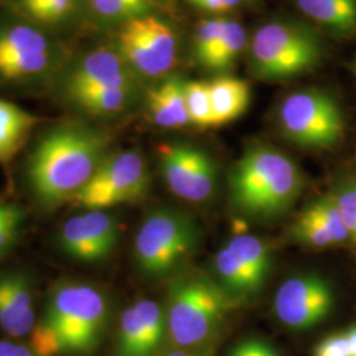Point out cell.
<instances>
[{
    "instance_id": "5bb4252c",
    "label": "cell",
    "mask_w": 356,
    "mask_h": 356,
    "mask_svg": "<svg viewBox=\"0 0 356 356\" xmlns=\"http://www.w3.org/2000/svg\"><path fill=\"white\" fill-rule=\"evenodd\" d=\"M135 73L122 54L110 48H98L83 56L66 79V92L83 90L135 88Z\"/></svg>"
},
{
    "instance_id": "83f0119b",
    "label": "cell",
    "mask_w": 356,
    "mask_h": 356,
    "mask_svg": "<svg viewBox=\"0 0 356 356\" xmlns=\"http://www.w3.org/2000/svg\"><path fill=\"white\" fill-rule=\"evenodd\" d=\"M306 210L318 219L323 229L329 232L334 244L346 242L350 239L347 229L344 226L343 219L339 213V209L330 194L317 200L316 202L307 206Z\"/></svg>"
},
{
    "instance_id": "603a6c76",
    "label": "cell",
    "mask_w": 356,
    "mask_h": 356,
    "mask_svg": "<svg viewBox=\"0 0 356 356\" xmlns=\"http://www.w3.org/2000/svg\"><path fill=\"white\" fill-rule=\"evenodd\" d=\"M214 267L219 280L222 281L223 289L229 296L248 297L259 292L260 286L227 247H223L218 251Z\"/></svg>"
},
{
    "instance_id": "d590c367",
    "label": "cell",
    "mask_w": 356,
    "mask_h": 356,
    "mask_svg": "<svg viewBox=\"0 0 356 356\" xmlns=\"http://www.w3.org/2000/svg\"><path fill=\"white\" fill-rule=\"evenodd\" d=\"M334 202H335V201H334ZM335 204H337V202H335ZM337 206H338V209H339V213H341V216H342V219H343L344 226H346V229H347V232H348L350 241H353V242L356 243L355 210H353V209H350V207H347V206H343V204H337Z\"/></svg>"
},
{
    "instance_id": "1f68e13d",
    "label": "cell",
    "mask_w": 356,
    "mask_h": 356,
    "mask_svg": "<svg viewBox=\"0 0 356 356\" xmlns=\"http://www.w3.org/2000/svg\"><path fill=\"white\" fill-rule=\"evenodd\" d=\"M313 356H351L346 334L335 332L323 338L316 346Z\"/></svg>"
},
{
    "instance_id": "30bf717a",
    "label": "cell",
    "mask_w": 356,
    "mask_h": 356,
    "mask_svg": "<svg viewBox=\"0 0 356 356\" xmlns=\"http://www.w3.org/2000/svg\"><path fill=\"white\" fill-rule=\"evenodd\" d=\"M159 153L163 176L173 194L191 202H204L213 195L216 166L209 153L184 143L161 145Z\"/></svg>"
},
{
    "instance_id": "6da1fadb",
    "label": "cell",
    "mask_w": 356,
    "mask_h": 356,
    "mask_svg": "<svg viewBox=\"0 0 356 356\" xmlns=\"http://www.w3.org/2000/svg\"><path fill=\"white\" fill-rule=\"evenodd\" d=\"M107 149L106 135L83 124H63L47 132L28 161V179L41 204L73 201L97 169Z\"/></svg>"
},
{
    "instance_id": "9c48e42d",
    "label": "cell",
    "mask_w": 356,
    "mask_h": 356,
    "mask_svg": "<svg viewBox=\"0 0 356 356\" xmlns=\"http://www.w3.org/2000/svg\"><path fill=\"white\" fill-rule=\"evenodd\" d=\"M118 51L135 73L159 78L176 65L177 38L166 22L153 15H143L122 26Z\"/></svg>"
},
{
    "instance_id": "d6986e66",
    "label": "cell",
    "mask_w": 356,
    "mask_h": 356,
    "mask_svg": "<svg viewBox=\"0 0 356 356\" xmlns=\"http://www.w3.org/2000/svg\"><path fill=\"white\" fill-rule=\"evenodd\" d=\"M306 17L334 35L350 38L356 33V0H294Z\"/></svg>"
},
{
    "instance_id": "74e56055",
    "label": "cell",
    "mask_w": 356,
    "mask_h": 356,
    "mask_svg": "<svg viewBox=\"0 0 356 356\" xmlns=\"http://www.w3.org/2000/svg\"><path fill=\"white\" fill-rule=\"evenodd\" d=\"M346 338H347V343L350 347V354L351 356H356V325L348 327L347 330L344 331Z\"/></svg>"
},
{
    "instance_id": "e575fe53",
    "label": "cell",
    "mask_w": 356,
    "mask_h": 356,
    "mask_svg": "<svg viewBox=\"0 0 356 356\" xmlns=\"http://www.w3.org/2000/svg\"><path fill=\"white\" fill-rule=\"evenodd\" d=\"M193 7L207 13H225L244 0H188Z\"/></svg>"
},
{
    "instance_id": "d4e9b609",
    "label": "cell",
    "mask_w": 356,
    "mask_h": 356,
    "mask_svg": "<svg viewBox=\"0 0 356 356\" xmlns=\"http://www.w3.org/2000/svg\"><path fill=\"white\" fill-rule=\"evenodd\" d=\"M13 6L35 26H54L69 19L79 0H11Z\"/></svg>"
},
{
    "instance_id": "8fae6325",
    "label": "cell",
    "mask_w": 356,
    "mask_h": 356,
    "mask_svg": "<svg viewBox=\"0 0 356 356\" xmlns=\"http://www.w3.org/2000/svg\"><path fill=\"white\" fill-rule=\"evenodd\" d=\"M332 306V289L317 275H297L284 281L273 301L277 319L296 331L309 330L321 323Z\"/></svg>"
},
{
    "instance_id": "836d02e7",
    "label": "cell",
    "mask_w": 356,
    "mask_h": 356,
    "mask_svg": "<svg viewBox=\"0 0 356 356\" xmlns=\"http://www.w3.org/2000/svg\"><path fill=\"white\" fill-rule=\"evenodd\" d=\"M331 198L337 204H343L356 211V181H346L331 191Z\"/></svg>"
},
{
    "instance_id": "7c38bea8",
    "label": "cell",
    "mask_w": 356,
    "mask_h": 356,
    "mask_svg": "<svg viewBox=\"0 0 356 356\" xmlns=\"http://www.w3.org/2000/svg\"><path fill=\"white\" fill-rule=\"evenodd\" d=\"M119 241V223L104 210H88L69 218L58 232L64 254L74 260L94 263L111 254Z\"/></svg>"
},
{
    "instance_id": "f35d334b",
    "label": "cell",
    "mask_w": 356,
    "mask_h": 356,
    "mask_svg": "<svg viewBox=\"0 0 356 356\" xmlns=\"http://www.w3.org/2000/svg\"><path fill=\"white\" fill-rule=\"evenodd\" d=\"M163 356H202L198 355V354H194V353H191V351H181V350H178V351H172V353H168L165 355Z\"/></svg>"
},
{
    "instance_id": "f546056e",
    "label": "cell",
    "mask_w": 356,
    "mask_h": 356,
    "mask_svg": "<svg viewBox=\"0 0 356 356\" xmlns=\"http://www.w3.org/2000/svg\"><path fill=\"white\" fill-rule=\"evenodd\" d=\"M226 20V17H213L201 22L197 26L194 35V54L200 64H204V60L219 42Z\"/></svg>"
},
{
    "instance_id": "ba28073f",
    "label": "cell",
    "mask_w": 356,
    "mask_h": 356,
    "mask_svg": "<svg viewBox=\"0 0 356 356\" xmlns=\"http://www.w3.org/2000/svg\"><path fill=\"white\" fill-rule=\"evenodd\" d=\"M151 176L144 157L136 151L107 156L73 201L86 210H106L136 202L148 193Z\"/></svg>"
},
{
    "instance_id": "ffe728a7",
    "label": "cell",
    "mask_w": 356,
    "mask_h": 356,
    "mask_svg": "<svg viewBox=\"0 0 356 356\" xmlns=\"http://www.w3.org/2000/svg\"><path fill=\"white\" fill-rule=\"evenodd\" d=\"M49 51L51 40L35 24L11 23L0 28V64Z\"/></svg>"
},
{
    "instance_id": "484cf974",
    "label": "cell",
    "mask_w": 356,
    "mask_h": 356,
    "mask_svg": "<svg viewBox=\"0 0 356 356\" xmlns=\"http://www.w3.org/2000/svg\"><path fill=\"white\" fill-rule=\"evenodd\" d=\"M185 101L191 126L200 128L216 127L209 82H185Z\"/></svg>"
},
{
    "instance_id": "4dcf8cb0",
    "label": "cell",
    "mask_w": 356,
    "mask_h": 356,
    "mask_svg": "<svg viewBox=\"0 0 356 356\" xmlns=\"http://www.w3.org/2000/svg\"><path fill=\"white\" fill-rule=\"evenodd\" d=\"M229 356H281L270 344L260 338H247L229 350Z\"/></svg>"
},
{
    "instance_id": "cb8c5ba5",
    "label": "cell",
    "mask_w": 356,
    "mask_h": 356,
    "mask_svg": "<svg viewBox=\"0 0 356 356\" xmlns=\"http://www.w3.org/2000/svg\"><path fill=\"white\" fill-rule=\"evenodd\" d=\"M247 44L244 26L232 19L226 20L222 38L216 48L204 60L202 66L210 70H225L236 63Z\"/></svg>"
},
{
    "instance_id": "ac0fdd59",
    "label": "cell",
    "mask_w": 356,
    "mask_h": 356,
    "mask_svg": "<svg viewBox=\"0 0 356 356\" xmlns=\"http://www.w3.org/2000/svg\"><path fill=\"white\" fill-rule=\"evenodd\" d=\"M209 91L216 127L236 120L250 106L251 89L248 83L241 78L216 76L209 82Z\"/></svg>"
},
{
    "instance_id": "2e32d148",
    "label": "cell",
    "mask_w": 356,
    "mask_h": 356,
    "mask_svg": "<svg viewBox=\"0 0 356 356\" xmlns=\"http://www.w3.org/2000/svg\"><path fill=\"white\" fill-rule=\"evenodd\" d=\"M147 104L154 124L176 129L191 124L185 101V82L169 76L163 83L148 91Z\"/></svg>"
},
{
    "instance_id": "7402d4cb",
    "label": "cell",
    "mask_w": 356,
    "mask_h": 356,
    "mask_svg": "<svg viewBox=\"0 0 356 356\" xmlns=\"http://www.w3.org/2000/svg\"><path fill=\"white\" fill-rule=\"evenodd\" d=\"M135 88L83 90L69 94L78 107L94 115H113L123 111L132 101Z\"/></svg>"
},
{
    "instance_id": "8d00e7d4",
    "label": "cell",
    "mask_w": 356,
    "mask_h": 356,
    "mask_svg": "<svg viewBox=\"0 0 356 356\" xmlns=\"http://www.w3.org/2000/svg\"><path fill=\"white\" fill-rule=\"evenodd\" d=\"M0 356H36L29 347L13 342H0Z\"/></svg>"
},
{
    "instance_id": "52a82bcc",
    "label": "cell",
    "mask_w": 356,
    "mask_h": 356,
    "mask_svg": "<svg viewBox=\"0 0 356 356\" xmlns=\"http://www.w3.org/2000/svg\"><path fill=\"white\" fill-rule=\"evenodd\" d=\"M279 124L289 140L313 149L335 145L346 127L339 104L319 90H300L285 97L279 108Z\"/></svg>"
},
{
    "instance_id": "4fadbf2b",
    "label": "cell",
    "mask_w": 356,
    "mask_h": 356,
    "mask_svg": "<svg viewBox=\"0 0 356 356\" xmlns=\"http://www.w3.org/2000/svg\"><path fill=\"white\" fill-rule=\"evenodd\" d=\"M165 331L163 306L152 300L135 302L122 314L116 356H152Z\"/></svg>"
},
{
    "instance_id": "9a60e30c",
    "label": "cell",
    "mask_w": 356,
    "mask_h": 356,
    "mask_svg": "<svg viewBox=\"0 0 356 356\" xmlns=\"http://www.w3.org/2000/svg\"><path fill=\"white\" fill-rule=\"evenodd\" d=\"M36 325L32 285L20 272L0 273V327L13 338L29 334Z\"/></svg>"
},
{
    "instance_id": "d6a6232c",
    "label": "cell",
    "mask_w": 356,
    "mask_h": 356,
    "mask_svg": "<svg viewBox=\"0 0 356 356\" xmlns=\"http://www.w3.org/2000/svg\"><path fill=\"white\" fill-rule=\"evenodd\" d=\"M22 220H23V213L19 209L0 225V256L6 254L13 243L16 242L19 229L22 226Z\"/></svg>"
},
{
    "instance_id": "277c9868",
    "label": "cell",
    "mask_w": 356,
    "mask_h": 356,
    "mask_svg": "<svg viewBox=\"0 0 356 356\" xmlns=\"http://www.w3.org/2000/svg\"><path fill=\"white\" fill-rule=\"evenodd\" d=\"M222 285L202 273H186L169 291L166 331L172 343L193 348L207 342L232 305Z\"/></svg>"
},
{
    "instance_id": "3957f363",
    "label": "cell",
    "mask_w": 356,
    "mask_h": 356,
    "mask_svg": "<svg viewBox=\"0 0 356 356\" xmlns=\"http://www.w3.org/2000/svg\"><path fill=\"white\" fill-rule=\"evenodd\" d=\"M108 302L98 288L66 281L54 288L41 322L54 335L61 354L86 355L102 341Z\"/></svg>"
},
{
    "instance_id": "5b68a950",
    "label": "cell",
    "mask_w": 356,
    "mask_h": 356,
    "mask_svg": "<svg viewBox=\"0 0 356 356\" xmlns=\"http://www.w3.org/2000/svg\"><path fill=\"white\" fill-rule=\"evenodd\" d=\"M322 57L318 36L305 24L273 20L257 28L250 41L248 61L254 76L281 81L314 69Z\"/></svg>"
},
{
    "instance_id": "f1b7e54d",
    "label": "cell",
    "mask_w": 356,
    "mask_h": 356,
    "mask_svg": "<svg viewBox=\"0 0 356 356\" xmlns=\"http://www.w3.org/2000/svg\"><path fill=\"white\" fill-rule=\"evenodd\" d=\"M292 236L297 242L314 248H326L334 245L329 232L323 229L318 219L312 216L306 209L294 223Z\"/></svg>"
},
{
    "instance_id": "44dd1931",
    "label": "cell",
    "mask_w": 356,
    "mask_h": 356,
    "mask_svg": "<svg viewBox=\"0 0 356 356\" xmlns=\"http://www.w3.org/2000/svg\"><path fill=\"white\" fill-rule=\"evenodd\" d=\"M226 247L238 257L261 288L270 269V252L267 244L254 235L241 234L231 238Z\"/></svg>"
},
{
    "instance_id": "7a4b0ae2",
    "label": "cell",
    "mask_w": 356,
    "mask_h": 356,
    "mask_svg": "<svg viewBox=\"0 0 356 356\" xmlns=\"http://www.w3.org/2000/svg\"><path fill=\"white\" fill-rule=\"evenodd\" d=\"M304 188L301 169L288 154L256 144L243 153L229 176V200L244 216L269 219L286 213Z\"/></svg>"
},
{
    "instance_id": "8992f818",
    "label": "cell",
    "mask_w": 356,
    "mask_h": 356,
    "mask_svg": "<svg viewBox=\"0 0 356 356\" xmlns=\"http://www.w3.org/2000/svg\"><path fill=\"white\" fill-rule=\"evenodd\" d=\"M198 227L191 216L172 209H160L141 223L134 254L141 272L164 277L191 254L198 243Z\"/></svg>"
},
{
    "instance_id": "4316f807",
    "label": "cell",
    "mask_w": 356,
    "mask_h": 356,
    "mask_svg": "<svg viewBox=\"0 0 356 356\" xmlns=\"http://www.w3.org/2000/svg\"><path fill=\"white\" fill-rule=\"evenodd\" d=\"M153 0H89L90 10L103 22H128L147 15Z\"/></svg>"
},
{
    "instance_id": "e0dca14e",
    "label": "cell",
    "mask_w": 356,
    "mask_h": 356,
    "mask_svg": "<svg viewBox=\"0 0 356 356\" xmlns=\"http://www.w3.org/2000/svg\"><path fill=\"white\" fill-rule=\"evenodd\" d=\"M40 118L17 104L0 99V164L7 165L26 144Z\"/></svg>"
}]
</instances>
